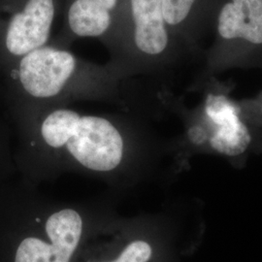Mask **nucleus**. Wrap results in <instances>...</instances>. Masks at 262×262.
I'll return each instance as SVG.
<instances>
[{
    "label": "nucleus",
    "instance_id": "7ed1b4c3",
    "mask_svg": "<svg viewBox=\"0 0 262 262\" xmlns=\"http://www.w3.org/2000/svg\"><path fill=\"white\" fill-rule=\"evenodd\" d=\"M128 23L111 30L104 40L110 62L128 79L159 78L189 53L170 30L161 0H128Z\"/></svg>",
    "mask_w": 262,
    "mask_h": 262
},
{
    "label": "nucleus",
    "instance_id": "39448f33",
    "mask_svg": "<svg viewBox=\"0 0 262 262\" xmlns=\"http://www.w3.org/2000/svg\"><path fill=\"white\" fill-rule=\"evenodd\" d=\"M82 227V219L74 210L57 212L46 224L52 245L27 238L18 248L15 262H69L80 241Z\"/></svg>",
    "mask_w": 262,
    "mask_h": 262
},
{
    "label": "nucleus",
    "instance_id": "20e7f679",
    "mask_svg": "<svg viewBox=\"0 0 262 262\" xmlns=\"http://www.w3.org/2000/svg\"><path fill=\"white\" fill-rule=\"evenodd\" d=\"M213 62L222 67L262 54V0H221L212 19ZM223 66V67H224Z\"/></svg>",
    "mask_w": 262,
    "mask_h": 262
},
{
    "label": "nucleus",
    "instance_id": "1a4fd4ad",
    "mask_svg": "<svg viewBox=\"0 0 262 262\" xmlns=\"http://www.w3.org/2000/svg\"><path fill=\"white\" fill-rule=\"evenodd\" d=\"M232 114L226 117L224 122H215L217 128L210 143L214 150L226 156H239L248 149L251 143V135L242 122L236 121Z\"/></svg>",
    "mask_w": 262,
    "mask_h": 262
},
{
    "label": "nucleus",
    "instance_id": "9d476101",
    "mask_svg": "<svg viewBox=\"0 0 262 262\" xmlns=\"http://www.w3.org/2000/svg\"><path fill=\"white\" fill-rule=\"evenodd\" d=\"M150 255L151 248L149 244L144 241H135L128 245L113 262H147Z\"/></svg>",
    "mask_w": 262,
    "mask_h": 262
},
{
    "label": "nucleus",
    "instance_id": "f257e3e1",
    "mask_svg": "<svg viewBox=\"0 0 262 262\" xmlns=\"http://www.w3.org/2000/svg\"><path fill=\"white\" fill-rule=\"evenodd\" d=\"M11 78L19 83L32 106L98 101L128 105L130 79L110 62L96 64L67 48L49 43L19 58Z\"/></svg>",
    "mask_w": 262,
    "mask_h": 262
},
{
    "label": "nucleus",
    "instance_id": "0eeeda50",
    "mask_svg": "<svg viewBox=\"0 0 262 262\" xmlns=\"http://www.w3.org/2000/svg\"><path fill=\"white\" fill-rule=\"evenodd\" d=\"M119 0H72L66 15V31L52 42L68 48L77 38H98L102 42L114 24Z\"/></svg>",
    "mask_w": 262,
    "mask_h": 262
},
{
    "label": "nucleus",
    "instance_id": "6e6552de",
    "mask_svg": "<svg viewBox=\"0 0 262 262\" xmlns=\"http://www.w3.org/2000/svg\"><path fill=\"white\" fill-rule=\"evenodd\" d=\"M163 16L172 33L190 53L203 32L212 27L221 0H161Z\"/></svg>",
    "mask_w": 262,
    "mask_h": 262
},
{
    "label": "nucleus",
    "instance_id": "423d86ee",
    "mask_svg": "<svg viewBox=\"0 0 262 262\" xmlns=\"http://www.w3.org/2000/svg\"><path fill=\"white\" fill-rule=\"evenodd\" d=\"M56 12L55 0H27L9 20L4 36L6 51L20 58L51 43Z\"/></svg>",
    "mask_w": 262,
    "mask_h": 262
},
{
    "label": "nucleus",
    "instance_id": "f03ea898",
    "mask_svg": "<svg viewBox=\"0 0 262 262\" xmlns=\"http://www.w3.org/2000/svg\"><path fill=\"white\" fill-rule=\"evenodd\" d=\"M138 121L127 114L80 112L69 104L32 106V121L42 143L66 150L80 165L110 172L122 164L125 133Z\"/></svg>",
    "mask_w": 262,
    "mask_h": 262
}]
</instances>
